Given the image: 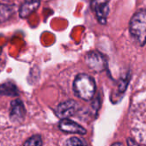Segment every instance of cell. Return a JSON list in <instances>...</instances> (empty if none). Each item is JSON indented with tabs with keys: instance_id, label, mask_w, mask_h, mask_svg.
<instances>
[{
	"instance_id": "obj_10",
	"label": "cell",
	"mask_w": 146,
	"mask_h": 146,
	"mask_svg": "<svg viewBox=\"0 0 146 146\" xmlns=\"http://www.w3.org/2000/svg\"><path fill=\"white\" fill-rule=\"evenodd\" d=\"M0 95L8 96H18V90L17 86L12 83H5L0 85Z\"/></svg>"
},
{
	"instance_id": "obj_4",
	"label": "cell",
	"mask_w": 146,
	"mask_h": 146,
	"mask_svg": "<svg viewBox=\"0 0 146 146\" xmlns=\"http://www.w3.org/2000/svg\"><path fill=\"white\" fill-rule=\"evenodd\" d=\"M85 62L87 65L93 70L96 72H101L104 70L107 67L106 58L99 52L93 51L87 53L85 57Z\"/></svg>"
},
{
	"instance_id": "obj_6",
	"label": "cell",
	"mask_w": 146,
	"mask_h": 146,
	"mask_svg": "<svg viewBox=\"0 0 146 146\" xmlns=\"http://www.w3.org/2000/svg\"><path fill=\"white\" fill-rule=\"evenodd\" d=\"M26 114V110L23 102L19 99L12 101L10 110L11 119L14 122H21L23 120Z\"/></svg>"
},
{
	"instance_id": "obj_12",
	"label": "cell",
	"mask_w": 146,
	"mask_h": 146,
	"mask_svg": "<svg viewBox=\"0 0 146 146\" xmlns=\"http://www.w3.org/2000/svg\"><path fill=\"white\" fill-rule=\"evenodd\" d=\"M41 144H42V140L40 136L35 135L25 142L24 146H41Z\"/></svg>"
},
{
	"instance_id": "obj_11",
	"label": "cell",
	"mask_w": 146,
	"mask_h": 146,
	"mask_svg": "<svg viewBox=\"0 0 146 146\" xmlns=\"http://www.w3.org/2000/svg\"><path fill=\"white\" fill-rule=\"evenodd\" d=\"M64 146H88V145L84 139L77 137H72L65 142Z\"/></svg>"
},
{
	"instance_id": "obj_3",
	"label": "cell",
	"mask_w": 146,
	"mask_h": 146,
	"mask_svg": "<svg viewBox=\"0 0 146 146\" xmlns=\"http://www.w3.org/2000/svg\"><path fill=\"white\" fill-rule=\"evenodd\" d=\"M90 7L98 22L101 24H106L109 13V0H91Z\"/></svg>"
},
{
	"instance_id": "obj_2",
	"label": "cell",
	"mask_w": 146,
	"mask_h": 146,
	"mask_svg": "<svg viewBox=\"0 0 146 146\" xmlns=\"http://www.w3.org/2000/svg\"><path fill=\"white\" fill-rule=\"evenodd\" d=\"M129 29L133 39L140 46L146 43V10H141L134 14Z\"/></svg>"
},
{
	"instance_id": "obj_8",
	"label": "cell",
	"mask_w": 146,
	"mask_h": 146,
	"mask_svg": "<svg viewBox=\"0 0 146 146\" xmlns=\"http://www.w3.org/2000/svg\"><path fill=\"white\" fill-rule=\"evenodd\" d=\"M40 5V0H24L19 10V16L21 18H27L33 12H35Z\"/></svg>"
},
{
	"instance_id": "obj_9",
	"label": "cell",
	"mask_w": 146,
	"mask_h": 146,
	"mask_svg": "<svg viewBox=\"0 0 146 146\" xmlns=\"http://www.w3.org/2000/svg\"><path fill=\"white\" fill-rule=\"evenodd\" d=\"M16 5L13 4L0 3V23L10 20L15 13Z\"/></svg>"
},
{
	"instance_id": "obj_5",
	"label": "cell",
	"mask_w": 146,
	"mask_h": 146,
	"mask_svg": "<svg viewBox=\"0 0 146 146\" xmlns=\"http://www.w3.org/2000/svg\"><path fill=\"white\" fill-rule=\"evenodd\" d=\"M78 103L73 100H68L60 103L56 108V114L60 119H67L73 116L78 111Z\"/></svg>"
},
{
	"instance_id": "obj_13",
	"label": "cell",
	"mask_w": 146,
	"mask_h": 146,
	"mask_svg": "<svg viewBox=\"0 0 146 146\" xmlns=\"http://www.w3.org/2000/svg\"><path fill=\"white\" fill-rule=\"evenodd\" d=\"M127 142H128V146H138V145H137L134 141H132L131 139H128Z\"/></svg>"
},
{
	"instance_id": "obj_7",
	"label": "cell",
	"mask_w": 146,
	"mask_h": 146,
	"mask_svg": "<svg viewBox=\"0 0 146 146\" xmlns=\"http://www.w3.org/2000/svg\"><path fill=\"white\" fill-rule=\"evenodd\" d=\"M59 129L65 132H70V133H76V134H85L86 130L81 126L79 124L72 121L70 119H62V120L59 122Z\"/></svg>"
},
{
	"instance_id": "obj_1",
	"label": "cell",
	"mask_w": 146,
	"mask_h": 146,
	"mask_svg": "<svg viewBox=\"0 0 146 146\" xmlns=\"http://www.w3.org/2000/svg\"><path fill=\"white\" fill-rule=\"evenodd\" d=\"M96 86L94 78L87 74H79L73 82L75 95L82 100L90 101L96 93Z\"/></svg>"
},
{
	"instance_id": "obj_14",
	"label": "cell",
	"mask_w": 146,
	"mask_h": 146,
	"mask_svg": "<svg viewBox=\"0 0 146 146\" xmlns=\"http://www.w3.org/2000/svg\"><path fill=\"white\" fill-rule=\"evenodd\" d=\"M111 146H123V144L121 143H114Z\"/></svg>"
},
{
	"instance_id": "obj_15",
	"label": "cell",
	"mask_w": 146,
	"mask_h": 146,
	"mask_svg": "<svg viewBox=\"0 0 146 146\" xmlns=\"http://www.w3.org/2000/svg\"><path fill=\"white\" fill-rule=\"evenodd\" d=\"M0 69H1V68H0Z\"/></svg>"
}]
</instances>
